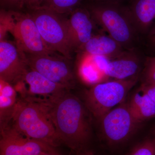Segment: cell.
Returning a JSON list of instances; mask_svg holds the SVG:
<instances>
[{"mask_svg":"<svg viewBox=\"0 0 155 155\" xmlns=\"http://www.w3.org/2000/svg\"><path fill=\"white\" fill-rule=\"evenodd\" d=\"M62 144L76 153L86 150L92 136V116L84 103L67 91L45 101Z\"/></svg>","mask_w":155,"mask_h":155,"instance_id":"1","label":"cell"},{"mask_svg":"<svg viewBox=\"0 0 155 155\" xmlns=\"http://www.w3.org/2000/svg\"><path fill=\"white\" fill-rule=\"evenodd\" d=\"M6 126L28 138L55 148L62 144L47 105L41 99L18 96L11 119Z\"/></svg>","mask_w":155,"mask_h":155,"instance_id":"2","label":"cell"},{"mask_svg":"<svg viewBox=\"0 0 155 155\" xmlns=\"http://www.w3.org/2000/svg\"><path fill=\"white\" fill-rule=\"evenodd\" d=\"M1 39L8 31L17 46L26 54H56L49 49L29 13L2 10L1 12Z\"/></svg>","mask_w":155,"mask_h":155,"instance_id":"3","label":"cell"},{"mask_svg":"<svg viewBox=\"0 0 155 155\" xmlns=\"http://www.w3.org/2000/svg\"><path fill=\"white\" fill-rule=\"evenodd\" d=\"M95 20L109 35L123 47H130L136 29L127 7L116 1H107L94 5L88 9Z\"/></svg>","mask_w":155,"mask_h":155,"instance_id":"4","label":"cell"},{"mask_svg":"<svg viewBox=\"0 0 155 155\" xmlns=\"http://www.w3.org/2000/svg\"><path fill=\"white\" fill-rule=\"evenodd\" d=\"M137 77L127 80L107 81L86 91L84 99L92 116L97 119L124 102L130 90L135 85Z\"/></svg>","mask_w":155,"mask_h":155,"instance_id":"5","label":"cell"},{"mask_svg":"<svg viewBox=\"0 0 155 155\" xmlns=\"http://www.w3.org/2000/svg\"><path fill=\"white\" fill-rule=\"evenodd\" d=\"M50 50L70 60L73 52L69 40L67 18L43 8L28 12Z\"/></svg>","mask_w":155,"mask_h":155,"instance_id":"6","label":"cell"},{"mask_svg":"<svg viewBox=\"0 0 155 155\" xmlns=\"http://www.w3.org/2000/svg\"><path fill=\"white\" fill-rule=\"evenodd\" d=\"M105 140L110 144L124 143L135 133L141 123L132 116L127 103H122L97 119Z\"/></svg>","mask_w":155,"mask_h":155,"instance_id":"7","label":"cell"},{"mask_svg":"<svg viewBox=\"0 0 155 155\" xmlns=\"http://www.w3.org/2000/svg\"><path fill=\"white\" fill-rule=\"evenodd\" d=\"M29 69L37 71L49 80L71 90L75 86V78L69 59L62 55L26 54Z\"/></svg>","mask_w":155,"mask_h":155,"instance_id":"8","label":"cell"},{"mask_svg":"<svg viewBox=\"0 0 155 155\" xmlns=\"http://www.w3.org/2000/svg\"><path fill=\"white\" fill-rule=\"evenodd\" d=\"M28 67L25 53L15 42L1 40L0 78L11 85L23 80Z\"/></svg>","mask_w":155,"mask_h":155,"instance_id":"9","label":"cell"},{"mask_svg":"<svg viewBox=\"0 0 155 155\" xmlns=\"http://www.w3.org/2000/svg\"><path fill=\"white\" fill-rule=\"evenodd\" d=\"M54 149L28 138L8 126L1 127L0 155H39Z\"/></svg>","mask_w":155,"mask_h":155,"instance_id":"10","label":"cell"},{"mask_svg":"<svg viewBox=\"0 0 155 155\" xmlns=\"http://www.w3.org/2000/svg\"><path fill=\"white\" fill-rule=\"evenodd\" d=\"M67 19L68 38L73 51H78L93 36V19L88 9L78 7Z\"/></svg>","mask_w":155,"mask_h":155,"instance_id":"11","label":"cell"},{"mask_svg":"<svg viewBox=\"0 0 155 155\" xmlns=\"http://www.w3.org/2000/svg\"><path fill=\"white\" fill-rule=\"evenodd\" d=\"M25 86L24 94L20 97L37 98L44 101L52 99L69 90L49 80L37 71L29 69L23 78Z\"/></svg>","mask_w":155,"mask_h":155,"instance_id":"12","label":"cell"},{"mask_svg":"<svg viewBox=\"0 0 155 155\" xmlns=\"http://www.w3.org/2000/svg\"><path fill=\"white\" fill-rule=\"evenodd\" d=\"M140 69V62L135 56L127 53L110 59L104 73L109 78L116 80H127L137 78Z\"/></svg>","mask_w":155,"mask_h":155,"instance_id":"13","label":"cell"},{"mask_svg":"<svg viewBox=\"0 0 155 155\" xmlns=\"http://www.w3.org/2000/svg\"><path fill=\"white\" fill-rule=\"evenodd\" d=\"M123 48L109 35H94L78 51L83 55L104 56L112 59L124 54Z\"/></svg>","mask_w":155,"mask_h":155,"instance_id":"14","label":"cell"},{"mask_svg":"<svg viewBox=\"0 0 155 155\" xmlns=\"http://www.w3.org/2000/svg\"><path fill=\"white\" fill-rule=\"evenodd\" d=\"M137 30L147 32L155 22V0H130L127 6Z\"/></svg>","mask_w":155,"mask_h":155,"instance_id":"15","label":"cell"},{"mask_svg":"<svg viewBox=\"0 0 155 155\" xmlns=\"http://www.w3.org/2000/svg\"><path fill=\"white\" fill-rule=\"evenodd\" d=\"M127 104L130 114L140 123L155 118V103L140 87Z\"/></svg>","mask_w":155,"mask_h":155,"instance_id":"16","label":"cell"},{"mask_svg":"<svg viewBox=\"0 0 155 155\" xmlns=\"http://www.w3.org/2000/svg\"><path fill=\"white\" fill-rule=\"evenodd\" d=\"M0 122L1 127L8 125L11 119L18 97L14 87L1 80Z\"/></svg>","mask_w":155,"mask_h":155,"instance_id":"17","label":"cell"},{"mask_svg":"<svg viewBox=\"0 0 155 155\" xmlns=\"http://www.w3.org/2000/svg\"><path fill=\"white\" fill-rule=\"evenodd\" d=\"M78 72L82 81L92 86L107 81L108 78L97 67L91 56L83 55L78 67Z\"/></svg>","mask_w":155,"mask_h":155,"instance_id":"18","label":"cell"},{"mask_svg":"<svg viewBox=\"0 0 155 155\" xmlns=\"http://www.w3.org/2000/svg\"><path fill=\"white\" fill-rule=\"evenodd\" d=\"M81 0H44L40 8L62 15L71 14L78 8Z\"/></svg>","mask_w":155,"mask_h":155,"instance_id":"19","label":"cell"},{"mask_svg":"<svg viewBox=\"0 0 155 155\" xmlns=\"http://www.w3.org/2000/svg\"><path fill=\"white\" fill-rule=\"evenodd\" d=\"M127 155H155V139H147L141 142Z\"/></svg>","mask_w":155,"mask_h":155,"instance_id":"20","label":"cell"},{"mask_svg":"<svg viewBox=\"0 0 155 155\" xmlns=\"http://www.w3.org/2000/svg\"><path fill=\"white\" fill-rule=\"evenodd\" d=\"M144 84H155V57L147 59L143 75Z\"/></svg>","mask_w":155,"mask_h":155,"instance_id":"21","label":"cell"},{"mask_svg":"<svg viewBox=\"0 0 155 155\" xmlns=\"http://www.w3.org/2000/svg\"><path fill=\"white\" fill-rule=\"evenodd\" d=\"M24 0H1V6L11 11H17L23 8Z\"/></svg>","mask_w":155,"mask_h":155,"instance_id":"22","label":"cell"},{"mask_svg":"<svg viewBox=\"0 0 155 155\" xmlns=\"http://www.w3.org/2000/svg\"><path fill=\"white\" fill-rule=\"evenodd\" d=\"M44 0H24L23 8L25 7L29 10L32 11L38 8L41 6Z\"/></svg>","mask_w":155,"mask_h":155,"instance_id":"23","label":"cell"},{"mask_svg":"<svg viewBox=\"0 0 155 155\" xmlns=\"http://www.w3.org/2000/svg\"><path fill=\"white\" fill-rule=\"evenodd\" d=\"M140 87L155 103V84H142Z\"/></svg>","mask_w":155,"mask_h":155,"instance_id":"24","label":"cell"},{"mask_svg":"<svg viewBox=\"0 0 155 155\" xmlns=\"http://www.w3.org/2000/svg\"><path fill=\"white\" fill-rule=\"evenodd\" d=\"M39 155H63L61 154L60 153H58L56 149L51 150L49 151L46 152L42 153Z\"/></svg>","mask_w":155,"mask_h":155,"instance_id":"25","label":"cell"},{"mask_svg":"<svg viewBox=\"0 0 155 155\" xmlns=\"http://www.w3.org/2000/svg\"><path fill=\"white\" fill-rule=\"evenodd\" d=\"M76 155H95L91 151L85 150L76 153Z\"/></svg>","mask_w":155,"mask_h":155,"instance_id":"26","label":"cell"}]
</instances>
